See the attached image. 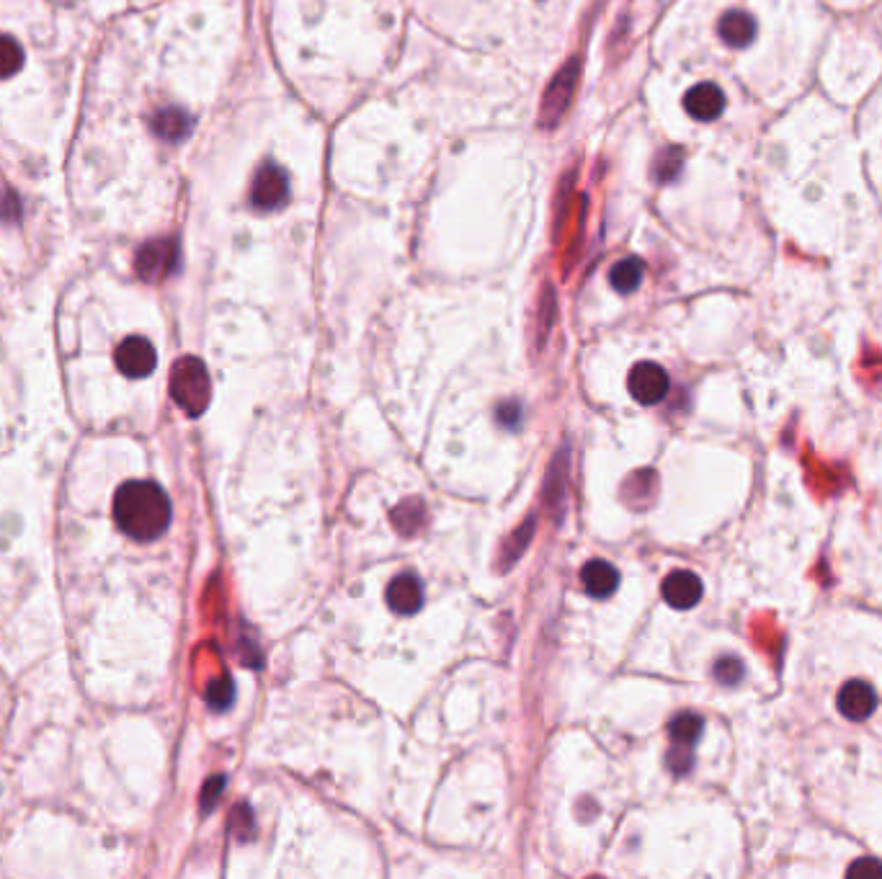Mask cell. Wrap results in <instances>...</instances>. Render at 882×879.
<instances>
[{
  "instance_id": "cell-16",
  "label": "cell",
  "mask_w": 882,
  "mask_h": 879,
  "mask_svg": "<svg viewBox=\"0 0 882 879\" xmlns=\"http://www.w3.org/2000/svg\"><path fill=\"white\" fill-rule=\"evenodd\" d=\"M702 727H705L702 717L686 712V715H679L674 722H671L668 733H671V740H674L679 748H692V745L699 740V735H702Z\"/></svg>"
},
{
  "instance_id": "cell-2",
  "label": "cell",
  "mask_w": 882,
  "mask_h": 879,
  "mask_svg": "<svg viewBox=\"0 0 882 879\" xmlns=\"http://www.w3.org/2000/svg\"><path fill=\"white\" fill-rule=\"evenodd\" d=\"M171 395L189 416H202L212 397V385L204 364L194 356H184L176 361L171 372Z\"/></svg>"
},
{
  "instance_id": "cell-17",
  "label": "cell",
  "mask_w": 882,
  "mask_h": 879,
  "mask_svg": "<svg viewBox=\"0 0 882 879\" xmlns=\"http://www.w3.org/2000/svg\"><path fill=\"white\" fill-rule=\"evenodd\" d=\"M21 62H24V52L16 44V39L0 34V78H11L19 73Z\"/></svg>"
},
{
  "instance_id": "cell-10",
  "label": "cell",
  "mask_w": 882,
  "mask_h": 879,
  "mask_svg": "<svg viewBox=\"0 0 882 879\" xmlns=\"http://www.w3.org/2000/svg\"><path fill=\"white\" fill-rule=\"evenodd\" d=\"M684 106L699 122H712V119L723 114L725 93L715 83H699L684 96Z\"/></svg>"
},
{
  "instance_id": "cell-11",
  "label": "cell",
  "mask_w": 882,
  "mask_h": 879,
  "mask_svg": "<svg viewBox=\"0 0 882 879\" xmlns=\"http://www.w3.org/2000/svg\"><path fill=\"white\" fill-rule=\"evenodd\" d=\"M423 604V588L413 573H403L387 586V606L398 614H416Z\"/></svg>"
},
{
  "instance_id": "cell-12",
  "label": "cell",
  "mask_w": 882,
  "mask_h": 879,
  "mask_svg": "<svg viewBox=\"0 0 882 879\" xmlns=\"http://www.w3.org/2000/svg\"><path fill=\"white\" fill-rule=\"evenodd\" d=\"M581 583L583 588H586L588 596H594V599H607V596H612V593L617 591L619 573L612 562L591 560L583 565Z\"/></svg>"
},
{
  "instance_id": "cell-9",
  "label": "cell",
  "mask_w": 882,
  "mask_h": 879,
  "mask_svg": "<svg viewBox=\"0 0 882 879\" xmlns=\"http://www.w3.org/2000/svg\"><path fill=\"white\" fill-rule=\"evenodd\" d=\"M663 599L668 606L674 609H692L702 599V580L692 573V570H674L663 580Z\"/></svg>"
},
{
  "instance_id": "cell-15",
  "label": "cell",
  "mask_w": 882,
  "mask_h": 879,
  "mask_svg": "<svg viewBox=\"0 0 882 879\" xmlns=\"http://www.w3.org/2000/svg\"><path fill=\"white\" fill-rule=\"evenodd\" d=\"M643 261L640 258H625V261H619L617 266L612 269L609 274V281H612V287L622 294H630L640 287V281H643Z\"/></svg>"
},
{
  "instance_id": "cell-1",
  "label": "cell",
  "mask_w": 882,
  "mask_h": 879,
  "mask_svg": "<svg viewBox=\"0 0 882 879\" xmlns=\"http://www.w3.org/2000/svg\"><path fill=\"white\" fill-rule=\"evenodd\" d=\"M171 501L166 490L150 480H129L114 495V521L127 537L153 542L171 524Z\"/></svg>"
},
{
  "instance_id": "cell-20",
  "label": "cell",
  "mask_w": 882,
  "mask_h": 879,
  "mask_svg": "<svg viewBox=\"0 0 882 879\" xmlns=\"http://www.w3.org/2000/svg\"><path fill=\"white\" fill-rule=\"evenodd\" d=\"M741 676H743V666L735 658H723L715 663V678L720 684L733 686L741 681Z\"/></svg>"
},
{
  "instance_id": "cell-22",
  "label": "cell",
  "mask_w": 882,
  "mask_h": 879,
  "mask_svg": "<svg viewBox=\"0 0 882 879\" xmlns=\"http://www.w3.org/2000/svg\"><path fill=\"white\" fill-rule=\"evenodd\" d=\"M222 789H225V779H222V776L209 779L207 787H204V792H202V810L204 812H209L212 810V805H217V797H220Z\"/></svg>"
},
{
  "instance_id": "cell-5",
  "label": "cell",
  "mask_w": 882,
  "mask_h": 879,
  "mask_svg": "<svg viewBox=\"0 0 882 879\" xmlns=\"http://www.w3.org/2000/svg\"><path fill=\"white\" fill-rule=\"evenodd\" d=\"M576 80H578V60H570L555 80L550 83L547 88L545 98H542V124L545 127H555L560 122V116L565 114L570 104V96L576 91Z\"/></svg>"
},
{
  "instance_id": "cell-6",
  "label": "cell",
  "mask_w": 882,
  "mask_h": 879,
  "mask_svg": "<svg viewBox=\"0 0 882 879\" xmlns=\"http://www.w3.org/2000/svg\"><path fill=\"white\" fill-rule=\"evenodd\" d=\"M119 372L129 379H142L147 374H153L155 364H158V354H155L153 343L142 336H129L127 341L119 343L117 354H114Z\"/></svg>"
},
{
  "instance_id": "cell-7",
  "label": "cell",
  "mask_w": 882,
  "mask_h": 879,
  "mask_svg": "<svg viewBox=\"0 0 882 879\" xmlns=\"http://www.w3.org/2000/svg\"><path fill=\"white\" fill-rule=\"evenodd\" d=\"M176 243L173 240H150L135 258V271L145 281L166 279L176 269Z\"/></svg>"
},
{
  "instance_id": "cell-13",
  "label": "cell",
  "mask_w": 882,
  "mask_h": 879,
  "mask_svg": "<svg viewBox=\"0 0 882 879\" xmlns=\"http://www.w3.org/2000/svg\"><path fill=\"white\" fill-rule=\"evenodd\" d=\"M717 34L728 47H748L756 39V21L746 11H728L717 24Z\"/></svg>"
},
{
  "instance_id": "cell-18",
  "label": "cell",
  "mask_w": 882,
  "mask_h": 879,
  "mask_svg": "<svg viewBox=\"0 0 882 879\" xmlns=\"http://www.w3.org/2000/svg\"><path fill=\"white\" fill-rule=\"evenodd\" d=\"M681 165H684V155H681L679 147H666L656 158V176L661 181H671L681 173Z\"/></svg>"
},
{
  "instance_id": "cell-21",
  "label": "cell",
  "mask_w": 882,
  "mask_h": 879,
  "mask_svg": "<svg viewBox=\"0 0 882 879\" xmlns=\"http://www.w3.org/2000/svg\"><path fill=\"white\" fill-rule=\"evenodd\" d=\"M846 874H849L852 879H857V877L882 879V864L877 859H857Z\"/></svg>"
},
{
  "instance_id": "cell-3",
  "label": "cell",
  "mask_w": 882,
  "mask_h": 879,
  "mask_svg": "<svg viewBox=\"0 0 882 879\" xmlns=\"http://www.w3.org/2000/svg\"><path fill=\"white\" fill-rule=\"evenodd\" d=\"M627 387H630V395L640 405H658L668 395L671 382H668V374L661 364H656V361H640V364L632 367Z\"/></svg>"
},
{
  "instance_id": "cell-8",
  "label": "cell",
  "mask_w": 882,
  "mask_h": 879,
  "mask_svg": "<svg viewBox=\"0 0 882 879\" xmlns=\"http://www.w3.org/2000/svg\"><path fill=\"white\" fill-rule=\"evenodd\" d=\"M836 707H839V712L846 717V720L864 722L867 717L872 715V712H875L877 694H875V689L867 684V681H859V678H854V681H849V684L841 686L839 699H836Z\"/></svg>"
},
{
  "instance_id": "cell-19",
  "label": "cell",
  "mask_w": 882,
  "mask_h": 879,
  "mask_svg": "<svg viewBox=\"0 0 882 879\" xmlns=\"http://www.w3.org/2000/svg\"><path fill=\"white\" fill-rule=\"evenodd\" d=\"M233 694H235L233 681H230V678H227V676H222L220 681H215V684H209V689H207L209 707L227 709V707H230V704H233Z\"/></svg>"
},
{
  "instance_id": "cell-4",
  "label": "cell",
  "mask_w": 882,
  "mask_h": 879,
  "mask_svg": "<svg viewBox=\"0 0 882 879\" xmlns=\"http://www.w3.org/2000/svg\"><path fill=\"white\" fill-rule=\"evenodd\" d=\"M289 196V178L276 163H264L253 178L251 202L261 212L279 209Z\"/></svg>"
},
{
  "instance_id": "cell-14",
  "label": "cell",
  "mask_w": 882,
  "mask_h": 879,
  "mask_svg": "<svg viewBox=\"0 0 882 879\" xmlns=\"http://www.w3.org/2000/svg\"><path fill=\"white\" fill-rule=\"evenodd\" d=\"M153 129L155 135H160L163 140H184L191 129V116L181 109H163L155 114Z\"/></svg>"
}]
</instances>
